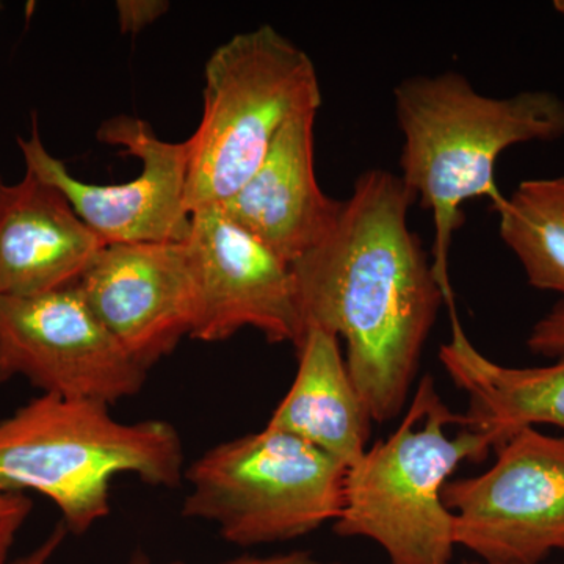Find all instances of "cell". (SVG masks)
I'll return each instance as SVG.
<instances>
[{"label": "cell", "mask_w": 564, "mask_h": 564, "mask_svg": "<svg viewBox=\"0 0 564 564\" xmlns=\"http://www.w3.org/2000/svg\"><path fill=\"white\" fill-rule=\"evenodd\" d=\"M393 99L403 135L400 177L433 214V272L444 303H455L448 258L463 204L502 202L494 177L497 159L516 144L563 137L564 102L549 91L492 98L454 70L404 79Z\"/></svg>", "instance_id": "cell-2"}, {"label": "cell", "mask_w": 564, "mask_h": 564, "mask_svg": "<svg viewBox=\"0 0 564 564\" xmlns=\"http://www.w3.org/2000/svg\"><path fill=\"white\" fill-rule=\"evenodd\" d=\"M296 352L295 380L267 429L300 437L348 469L366 454L372 417L348 373L339 337L307 328Z\"/></svg>", "instance_id": "cell-15"}, {"label": "cell", "mask_w": 564, "mask_h": 564, "mask_svg": "<svg viewBox=\"0 0 564 564\" xmlns=\"http://www.w3.org/2000/svg\"><path fill=\"white\" fill-rule=\"evenodd\" d=\"M462 564H489V563L480 562V560H478V562H464ZM541 564H543V563H541Z\"/></svg>", "instance_id": "cell-23"}, {"label": "cell", "mask_w": 564, "mask_h": 564, "mask_svg": "<svg viewBox=\"0 0 564 564\" xmlns=\"http://www.w3.org/2000/svg\"><path fill=\"white\" fill-rule=\"evenodd\" d=\"M66 533H68V530L61 522V524L52 529V532L33 551L21 556V558L14 560V562H10V564H50L54 555L57 554L58 549L62 547Z\"/></svg>", "instance_id": "cell-21"}, {"label": "cell", "mask_w": 564, "mask_h": 564, "mask_svg": "<svg viewBox=\"0 0 564 564\" xmlns=\"http://www.w3.org/2000/svg\"><path fill=\"white\" fill-rule=\"evenodd\" d=\"M187 245L198 284L192 339L221 343L252 328L270 344H292L299 350L307 329L291 263L220 207L193 212Z\"/></svg>", "instance_id": "cell-10"}, {"label": "cell", "mask_w": 564, "mask_h": 564, "mask_svg": "<svg viewBox=\"0 0 564 564\" xmlns=\"http://www.w3.org/2000/svg\"><path fill=\"white\" fill-rule=\"evenodd\" d=\"M530 350L544 356H564V302L556 304L545 317L533 326L529 339Z\"/></svg>", "instance_id": "cell-18"}, {"label": "cell", "mask_w": 564, "mask_h": 564, "mask_svg": "<svg viewBox=\"0 0 564 564\" xmlns=\"http://www.w3.org/2000/svg\"><path fill=\"white\" fill-rule=\"evenodd\" d=\"M554 7L555 10L564 18V0H555Z\"/></svg>", "instance_id": "cell-22"}, {"label": "cell", "mask_w": 564, "mask_h": 564, "mask_svg": "<svg viewBox=\"0 0 564 564\" xmlns=\"http://www.w3.org/2000/svg\"><path fill=\"white\" fill-rule=\"evenodd\" d=\"M170 9L163 0H120L117 2L118 22L122 33H140L161 20Z\"/></svg>", "instance_id": "cell-19"}, {"label": "cell", "mask_w": 564, "mask_h": 564, "mask_svg": "<svg viewBox=\"0 0 564 564\" xmlns=\"http://www.w3.org/2000/svg\"><path fill=\"white\" fill-rule=\"evenodd\" d=\"M491 448L423 377L399 429L345 473L334 533L372 540L391 564H451L454 513L444 486L459 464L485 462Z\"/></svg>", "instance_id": "cell-4"}, {"label": "cell", "mask_w": 564, "mask_h": 564, "mask_svg": "<svg viewBox=\"0 0 564 564\" xmlns=\"http://www.w3.org/2000/svg\"><path fill=\"white\" fill-rule=\"evenodd\" d=\"M147 377L93 314L77 284L0 296V384L24 378L47 395L113 404L135 397Z\"/></svg>", "instance_id": "cell-8"}, {"label": "cell", "mask_w": 564, "mask_h": 564, "mask_svg": "<svg viewBox=\"0 0 564 564\" xmlns=\"http://www.w3.org/2000/svg\"><path fill=\"white\" fill-rule=\"evenodd\" d=\"M85 303L150 370L191 337L198 284L187 242L107 245L77 282Z\"/></svg>", "instance_id": "cell-11"}, {"label": "cell", "mask_w": 564, "mask_h": 564, "mask_svg": "<svg viewBox=\"0 0 564 564\" xmlns=\"http://www.w3.org/2000/svg\"><path fill=\"white\" fill-rule=\"evenodd\" d=\"M110 404L41 393L0 421V491L39 492L84 534L110 514L111 481L131 474L180 488L184 445L172 423L121 422Z\"/></svg>", "instance_id": "cell-3"}, {"label": "cell", "mask_w": 564, "mask_h": 564, "mask_svg": "<svg viewBox=\"0 0 564 564\" xmlns=\"http://www.w3.org/2000/svg\"><path fill=\"white\" fill-rule=\"evenodd\" d=\"M128 564H154L151 562L150 556L143 552H135L131 562ZM165 564H185L184 562H172ZM221 564H337L325 563L321 560L314 558L311 552H291V554L273 555V556H240V558L231 560Z\"/></svg>", "instance_id": "cell-20"}, {"label": "cell", "mask_w": 564, "mask_h": 564, "mask_svg": "<svg viewBox=\"0 0 564 564\" xmlns=\"http://www.w3.org/2000/svg\"><path fill=\"white\" fill-rule=\"evenodd\" d=\"M32 508L33 502L25 494L0 491V564H10L11 547Z\"/></svg>", "instance_id": "cell-17"}, {"label": "cell", "mask_w": 564, "mask_h": 564, "mask_svg": "<svg viewBox=\"0 0 564 564\" xmlns=\"http://www.w3.org/2000/svg\"><path fill=\"white\" fill-rule=\"evenodd\" d=\"M347 467L292 434L263 429L209 448L185 469L182 516L217 525L228 543H281L343 513Z\"/></svg>", "instance_id": "cell-6"}, {"label": "cell", "mask_w": 564, "mask_h": 564, "mask_svg": "<svg viewBox=\"0 0 564 564\" xmlns=\"http://www.w3.org/2000/svg\"><path fill=\"white\" fill-rule=\"evenodd\" d=\"M0 9H2V3H0Z\"/></svg>", "instance_id": "cell-24"}, {"label": "cell", "mask_w": 564, "mask_h": 564, "mask_svg": "<svg viewBox=\"0 0 564 564\" xmlns=\"http://www.w3.org/2000/svg\"><path fill=\"white\" fill-rule=\"evenodd\" d=\"M452 339L440 359L456 388L469 395L466 429L486 437L494 451L534 425L564 432V356L545 367H505L481 355L451 310Z\"/></svg>", "instance_id": "cell-14"}, {"label": "cell", "mask_w": 564, "mask_h": 564, "mask_svg": "<svg viewBox=\"0 0 564 564\" xmlns=\"http://www.w3.org/2000/svg\"><path fill=\"white\" fill-rule=\"evenodd\" d=\"M107 245L61 188L25 170L0 177V296H33L76 285Z\"/></svg>", "instance_id": "cell-13"}, {"label": "cell", "mask_w": 564, "mask_h": 564, "mask_svg": "<svg viewBox=\"0 0 564 564\" xmlns=\"http://www.w3.org/2000/svg\"><path fill=\"white\" fill-rule=\"evenodd\" d=\"M494 209L529 284L564 299V177L524 181Z\"/></svg>", "instance_id": "cell-16"}, {"label": "cell", "mask_w": 564, "mask_h": 564, "mask_svg": "<svg viewBox=\"0 0 564 564\" xmlns=\"http://www.w3.org/2000/svg\"><path fill=\"white\" fill-rule=\"evenodd\" d=\"M204 109L187 140V207H220L259 169L296 115L318 111L313 58L272 25L237 33L204 68Z\"/></svg>", "instance_id": "cell-5"}, {"label": "cell", "mask_w": 564, "mask_h": 564, "mask_svg": "<svg viewBox=\"0 0 564 564\" xmlns=\"http://www.w3.org/2000/svg\"><path fill=\"white\" fill-rule=\"evenodd\" d=\"M315 117L307 111L285 122L259 169L220 206L291 265L328 236L344 207L315 176Z\"/></svg>", "instance_id": "cell-12"}, {"label": "cell", "mask_w": 564, "mask_h": 564, "mask_svg": "<svg viewBox=\"0 0 564 564\" xmlns=\"http://www.w3.org/2000/svg\"><path fill=\"white\" fill-rule=\"evenodd\" d=\"M496 452L485 474L444 486L455 544L489 564H541L564 552V436L524 429Z\"/></svg>", "instance_id": "cell-7"}, {"label": "cell", "mask_w": 564, "mask_h": 564, "mask_svg": "<svg viewBox=\"0 0 564 564\" xmlns=\"http://www.w3.org/2000/svg\"><path fill=\"white\" fill-rule=\"evenodd\" d=\"M414 199L397 174L362 173L328 236L292 263L306 329L343 337L348 373L378 423L402 413L444 303L408 225Z\"/></svg>", "instance_id": "cell-1"}, {"label": "cell", "mask_w": 564, "mask_h": 564, "mask_svg": "<svg viewBox=\"0 0 564 564\" xmlns=\"http://www.w3.org/2000/svg\"><path fill=\"white\" fill-rule=\"evenodd\" d=\"M98 139L139 159L141 172L124 184L79 181L41 140L33 118L29 139H18L25 170L61 188L85 225L106 245L187 242L192 214L187 207V141L159 139L150 122L133 117L104 121Z\"/></svg>", "instance_id": "cell-9"}]
</instances>
